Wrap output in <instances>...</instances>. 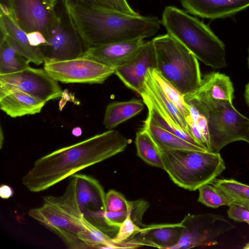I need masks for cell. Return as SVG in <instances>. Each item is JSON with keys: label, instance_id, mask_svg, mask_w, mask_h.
<instances>
[{"label": "cell", "instance_id": "1", "mask_svg": "<svg viewBox=\"0 0 249 249\" xmlns=\"http://www.w3.org/2000/svg\"><path fill=\"white\" fill-rule=\"evenodd\" d=\"M128 144V140L119 132L109 129L40 158L22 177V183L32 193L44 191L123 152Z\"/></svg>", "mask_w": 249, "mask_h": 249}, {"label": "cell", "instance_id": "2", "mask_svg": "<svg viewBox=\"0 0 249 249\" xmlns=\"http://www.w3.org/2000/svg\"><path fill=\"white\" fill-rule=\"evenodd\" d=\"M66 9L87 49L111 42L149 37L157 34L161 24L156 17L131 15L96 5Z\"/></svg>", "mask_w": 249, "mask_h": 249}, {"label": "cell", "instance_id": "3", "mask_svg": "<svg viewBox=\"0 0 249 249\" xmlns=\"http://www.w3.org/2000/svg\"><path fill=\"white\" fill-rule=\"evenodd\" d=\"M28 214L71 249H89V235L97 228L86 218L78 205L73 176L62 195L44 196L42 205L30 209Z\"/></svg>", "mask_w": 249, "mask_h": 249}, {"label": "cell", "instance_id": "4", "mask_svg": "<svg viewBox=\"0 0 249 249\" xmlns=\"http://www.w3.org/2000/svg\"><path fill=\"white\" fill-rule=\"evenodd\" d=\"M161 24L167 33L185 46L197 59L213 69L225 67L223 42L203 21L175 6L164 8Z\"/></svg>", "mask_w": 249, "mask_h": 249}, {"label": "cell", "instance_id": "5", "mask_svg": "<svg viewBox=\"0 0 249 249\" xmlns=\"http://www.w3.org/2000/svg\"><path fill=\"white\" fill-rule=\"evenodd\" d=\"M157 147L164 170L171 180L178 186L189 191H195L210 183L226 169L219 152Z\"/></svg>", "mask_w": 249, "mask_h": 249}, {"label": "cell", "instance_id": "6", "mask_svg": "<svg viewBox=\"0 0 249 249\" xmlns=\"http://www.w3.org/2000/svg\"><path fill=\"white\" fill-rule=\"evenodd\" d=\"M152 40L156 55V69L184 96L195 92L202 80L196 57L168 33Z\"/></svg>", "mask_w": 249, "mask_h": 249}, {"label": "cell", "instance_id": "7", "mask_svg": "<svg viewBox=\"0 0 249 249\" xmlns=\"http://www.w3.org/2000/svg\"><path fill=\"white\" fill-rule=\"evenodd\" d=\"M184 98L187 104L195 106L207 118L211 151L219 152L229 143L244 141L249 129V118L236 110L232 102L188 95Z\"/></svg>", "mask_w": 249, "mask_h": 249}, {"label": "cell", "instance_id": "8", "mask_svg": "<svg viewBox=\"0 0 249 249\" xmlns=\"http://www.w3.org/2000/svg\"><path fill=\"white\" fill-rule=\"evenodd\" d=\"M44 69L54 80L66 84H102L115 72V69L84 56L44 61Z\"/></svg>", "mask_w": 249, "mask_h": 249}, {"label": "cell", "instance_id": "9", "mask_svg": "<svg viewBox=\"0 0 249 249\" xmlns=\"http://www.w3.org/2000/svg\"><path fill=\"white\" fill-rule=\"evenodd\" d=\"M62 5L51 37L47 43L39 47L44 61H63L81 57L87 50L67 9Z\"/></svg>", "mask_w": 249, "mask_h": 249}, {"label": "cell", "instance_id": "10", "mask_svg": "<svg viewBox=\"0 0 249 249\" xmlns=\"http://www.w3.org/2000/svg\"><path fill=\"white\" fill-rule=\"evenodd\" d=\"M181 222L184 228L180 240L172 249L210 245L216 237L234 228L223 216L213 213H189Z\"/></svg>", "mask_w": 249, "mask_h": 249}, {"label": "cell", "instance_id": "11", "mask_svg": "<svg viewBox=\"0 0 249 249\" xmlns=\"http://www.w3.org/2000/svg\"><path fill=\"white\" fill-rule=\"evenodd\" d=\"M10 15L26 33L39 32L47 41L58 19V13L42 0H11Z\"/></svg>", "mask_w": 249, "mask_h": 249}, {"label": "cell", "instance_id": "12", "mask_svg": "<svg viewBox=\"0 0 249 249\" xmlns=\"http://www.w3.org/2000/svg\"><path fill=\"white\" fill-rule=\"evenodd\" d=\"M0 86L17 89L47 102L62 96L58 82L44 69L28 67L21 71L0 75Z\"/></svg>", "mask_w": 249, "mask_h": 249}, {"label": "cell", "instance_id": "13", "mask_svg": "<svg viewBox=\"0 0 249 249\" xmlns=\"http://www.w3.org/2000/svg\"><path fill=\"white\" fill-rule=\"evenodd\" d=\"M76 179V193L78 205L85 217L101 231L107 227L104 218L105 196L104 188L93 177L82 174L72 175Z\"/></svg>", "mask_w": 249, "mask_h": 249}, {"label": "cell", "instance_id": "14", "mask_svg": "<svg viewBox=\"0 0 249 249\" xmlns=\"http://www.w3.org/2000/svg\"><path fill=\"white\" fill-rule=\"evenodd\" d=\"M156 68L155 52L151 40L145 41L131 58L115 68L114 74L126 87L140 95L147 71Z\"/></svg>", "mask_w": 249, "mask_h": 249}, {"label": "cell", "instance_id": "15", "mask_svg": "<svg viewBox=\"0 0 249 249\" xmlns=\"http://www.w3.org/2000/svg\"><path fill=\"white\" fill-rule=\"evenodd\" d=\"M184 226L175 224L144 225L141 231L123 244L126 248L148 246L159 249L172 248L179 242Z\"/></svg>", "mask_w": 249, "mask_h": 249}, {"label": "cell", "instance_id": "16", "mask_svg": "<svg viewBox=\"0 0 249 249\" xmlns=\"http://www.w3.org/2000/svg\"><path fill=\"white\" fill-rule=\"evenodd\" d=\"M144 42L142 37L111 42L89 48L83 56L115 69L131 58Z\"/></svg>", "mask_w": 249, "mask_h": 249}, {"label": "cell", "instance_id": "17", "mask_svg": "<svg viewBox=\"0 0 249 249\" xmlns=\"http://www.w3.org/2000/svg\"><path fill=\"white\" fill-rule=\"evenodd\" d=\"M0 42L5 41L29 62L39 65L44 62L39 47L31 45L27 34L14 21L10 15L0 12Z\"/></svg>", "mask_w": 249, "mask_h": 249}, {"label": "cell", "instance_id": "18", "mask_svg": "<svg viewBox=\"0 0 249 249\" xmlns=\"http://www.w3.org/2000/svg\"><path fill=\"white\" fill-rule=\"evenodd\" d=\"M188 13L210 19L230 17L249 7V0H180Z\"/></svg>", "mask_w": 249, "mask_h": 249}, {"label": "cell", "instance_id": "19", "mask_svg": "<svg viewBox=\"0 0 249 249\" xmlns=\"http://www.w3.org/2000/svg\"><path fill=\"white\" fill-rule=\"evenodd\" d=\"M45 101L17 89L0 86V107L12 118L39 113Z\"/></svg>", "mask_w": 249, "mask_h": 249}, {"label": "cell", "instance_id": "20", "mask_svg": "<svg viewBox=\"0 0 249 249\" xmlns=\"http://www.w3.org/2000/svg\"><path fill=\"white\" fill-rule=\"evenodd\" d=\"M140 96L147 98L159 109L167 114L181 128L190 134L185 117L163 93L153 77L150 69L147 71Z\"/></svg>", "mask_w": 249, "mask_h": 249}, {"label": "cell", "instance_id": "21", "mask_svg": "<svg viewBox=\"0 0 249 249\" xmlns=\"http://www.w3.org/2000/svg\"><path fill=\"white\" fill-rule=\"evenodd\" d=\"M234 88L230 77L223 73L212 72L202 78L199 87L188 94L196 98L219 99L232 102Z\"/></svg>", "mask_w": 249, "mask_h": 249}, {"label": "cell", "instance_id": "22", "mask_svg": "<svg viewBox=\"0 0 249 249\" xmlns=\"http://www.w3.org/2000/svg\"><path fill=\"white\" fill-rule=\"evenodd\" d=\"M142 128L149 133L157 146L160 148L168 149L209 151L194 145L161 128L148 117H147L144 121Z\"/></svg>", "mask_w": 249, "mask_h": 249}, {"label": "cell", "instance_id": "23", "mask_svg": "<svg viewBox=\"0 0 249 249\" xmlns=\"http://www.w3.org/2000/svg\"><path fill=\"white\" fill-rule=\"evenodd\" d=\"M143 108V104L137 99L110 103L105 110L103 124L106 128L112 129L136 116Z\"/></svg>", "mask_w": 249, "mask_h": 249}, {"label": "cell", "instance_id": "24", "mask_svg": "<svg viewBox=\"0 0 249 249\" xmlns=\"http://www.w3.org/2000/svg\"><path fill=\"white\" fill-rule=\"evenodd\" d=\"M149 207V203L144 199L130 201V205L127 210L105 212L104 213V220L109 227L118 231L121 225L129 216L135 224L142 228L145 225L142 222V216Z\"/></svg>", "mask_w": 249, "mask_h": 249}, {"label": "cell", "instance_id": "25", "mask_svg": "<svg viewBox=\"0 0 249 249\" xmlns=\"http://www.w3.org/2000/svg\"><path fill=\"white\" fill-rule=\"evenodd\" d=\"M142 98L148 108L147 117L159 126L194 145L208 150L198 143L188 132L181 128L167 114L159 109L148 99L144 97Z\"/></svg>", "mask_w": 249, "mask_h": 249}, {"label": "cell", "instance_id": "26", "mask_svg": "<svg viewBox=\"0 0 249 249\" xmlns=\"http://www.w3.org/2000/svg\"><path fill=\"white\" fill-rule=\"evenodd\" d=\"M135 144L138 156L147 164L161 168L164 167L157 147L149 133L144 128L136 133Z\"/></svg>", "mask_w": 249, "mask_h": 249}, {"label": "cell", "instance_id": "27", "mask_svg": "<svg viewBox=\"0 0 249 249\" xmlns=\"http://www.w3.org/2000/svg\"><path fill=\"white\" fill-rule=\"evenodd\" d=\"M211 184L218 188L231 201L249 209V185L233 179H214Z\"/></svg>", "mask_w": 249, "mask_h": 249}, {"label": "cell", "instance_id": "28", "mask_svg": "<svg viewBox=\"0 0 249 249\" xmlns=\"http://www.w3.org/2000/svg\"><path fill=\"white\" fill-rule=\"evenodd\" d=\"M29 63L5 41L0 42V75L23 70L30 66Z\"/></svg>", "mask_w": 249, "mask_h": 249}, {"label": "cell", "instance_id": "29", "mask_svg": "<svg viewBox=\"0 0 249 249\" xmlns=\"http://www.w3.org/2000/svg\"><path fill=\"white\" fill-rule=\"evenodd\" d=\"M150 71L153 77L163 93L177 107L185 119L191 116L189 106L185 100L184 95L167 81L156 69H151Z\"/></svg>", "mask_w": 249, "mask_h": 249}, {"label": "cell", "instance_id": "30", "mask_svg": "<svg viewBox=\"0 0 249 249\" xmlns=\"http://www.w3.org/2000/svg\"><path fill=\"white\" fill-rule=\"evenodd\" d=\"M198 201L213 208L224 205L230 206L232 201L217 187L211 184H204L198 188Z\"/></svg>", "mask_w": 249, "mask_h": 249}, {"label": "cell", "instance_id": "31", "mask_svg": "<svg viewBox=\"0 0 249 249\" xmlns=\"http://www.w3.org/2000/svg\"><path fill=\"white\" fill-rule=\"evenodd\" d=\"M130 205V201L127 200L122 194L114 190H110L106 194V212L124 211L129 209Z\"/></svg>", "mask_w": 249, "mask_h": 249}, {"label": "cell", "instance_id": "32", "mask_svg": "<svg viewBox=\"0 0 249 249\" xmlns=\"http://www.w3.org/2000/svg\"><path fill=\"white\" fill-rule=\"evenodd\" d=\"M141 228L128 216L121 225L117 233L113 237V239L122 248H125L123 243L138 233Z\"/></svg>", "mask_w": 249, "mask_h": 249}, {"label": "cell", "instance_id": "33", "mask_svg": "<svg viewBox=\"0 0 249 249\" xmlns=\"http://www.w3.org/2000/svg\"><path fill=\"white\" fill-rule=\"evenodd\" d=\"M190 109L191 116L195 124L200 131L204 140V146L211 151L209 134L207 119L203 113L191 104H188Z\"/></svg>", "mask_w": 249, "mask_h": 249}, {"label": "cell", "instance_id": "34", "mask_svg": "<svg viewBox=\"0 0 249 249\" xmlns=\"http://www.w3.org/2000/svg\"><path fill=\"white\" fill-rule=\"evenodd\" d=\"M101 7L117 11L123 13L137 15L135 12L129 5L127 0H98Z\"/></svg>", "mask_w": 249, "mask_h": 249}, {"label": "cell", "instance_id": "35", "mask_svg": "<svg viewBox=\"0 0 249 249\" xmlns=\"http://www.w3.org/2000/svg\"><path fill=\"white\" fill-rule=\"evenodd\" d=\"M227 213L228 216L234 221L246 223L249 221V210L244 206L231 204Z\"/></svg>", "mask_w": 249, "mask_h": 249}, {"label": "cell", "instance_id": "36", "mask_svg": "<svg viewBox=\"0 0 249 249\" xmlns=\"http://www.w3.org/2000/svg\"><path fill=\"white\" fill-rule=\"evenodd\" d=\"M27 34L29 41L31 45L33 46L40 47L47 42L43 35L39 32H33Z\"/></svg>", "mask_w": 249, "mask_h": 249}, {"label": "cell", "instance_id": "37", "mask_svg": "<svg viewBox=\"0 0 249 249\" xmlns=\"http://www.w3.org/2000/svg\"><path fill=\"white\" fill-rule=\"evenodd\" d=\"M66 8L78 5H96L101 6L98 0H61Z\"/></svg>", "mask_w": 249, "mask_h": 249}, {"label": "cell", "instance_id": "38", "mask_svg": "<svg viewBox=\"0 0 249 249\" xmlns=\"http://www.w3.org/2000/svg\"><path fill=\"white\" fill-rule=\"evenodd\" d=\"M13 194L12 188L7 185H2L0 187V196L3 199H8Z\"/></svg>", "mask_w": 249, "mask_h": 249}, {"label": "cell", "instance_id": "39", "mask_svg": "<svg viewBox=\"0 0 249 249\" xmlns=\"http://www.w3.org/2000/svg\"><path fill=\"white\" fill-rule=\"evenodd\" d=\"M82 131L80 127H75L72 130V134L76 137H79L81 135Z\"/></svg>", "mask_w": 249, "mask_h": 249}, {"label": "cell", "instance_id": "40", "mask_svg": "<svg viewBox=\"0 0 249 249\" xmlns=\"http://www.w3.org/2000/svg\"><path fill=\"white\" fill-rule=\"evenodd\" d=\"M245 98L247 104L249 106V82L246 86V89L245 91Z\"/></svg>", "mask_w": 249, "mask_h": 249}, {"label": "cell", "instance_id": "41", "mask_svg": "<svg viewBox=\"0 0 249 249\" xmlns=\"http://www.w3.org/2000/svg\"><path fill=\"white\" fill-rule=\"evenodd\" d=\"M46 4L53 8H55L57 0H42Z\"/></svg>", "mask_w": 249, "mask_h": 249}, {"label": "cell", "instance_id": "42", "mask_svg": "<svg viewBox=\"0 0 249 249\" xmlns=\"http://www.w3.org/2000/svg\"><path fill=\"white\" fill-rule=\"evenodd\" d=\"M0 4L4 5L8 7L10 11L11 9V0H0Z\"/></svg>", "mask_w": 249, "mask_h": 249}, {"label": "cell", "instance_id": "43", "mask_svg": "<svg viewBox=\"0 0 249 249\" xmlns=\"http://www.w3.org/2000/svg\"><path fill=\"white\" fill-rule=\"evenodd\" d=\"M3 135L2 129H0V148L2 147V142H3Z\"/></svg>", "mask_w": 249, "mask_h": 249}, {"label": "cell", "instance_id": "44", "mask_svg": "<svg viewBox=\"0 0 249 249\" xmlns=\"http://www.w3.org/2000/svg\"><path fill=\"white\" fill-rule=\"evenodd\" d=\"M244 141H246V142H247L248 143H249V131H248V132L247 135L246 136L245 138H244Z\"/></svg>", "mask_w": 249, "mask_h": 249}, {"label": "cell", "instance_id": "45", "mask_svg": "<svg viewBox=\"0 0 249 249\" xmlns=\"http://www.w3.org/2000/svg\"><path fill=\"white\" fill-rule=\"evenodd\" d=\"M244 249H249V243H247L245 247H244Z\"/></svg>", "mask_w": 249, "mask_h": 249}, {"label": "cell", "instance_id": "46", "mask_svg": "<svg viewBox=\"0 0 249 249\" xmlns=\"http://www.w3.org/2000/svg\"><path fill=\"white\" fill-rule=\"evenodd\" d=\"M248 64H249V51Z\"/></svg>", "mask_w": 249, "mask_h": 249}, {"label": "cell", "instance_id": "47", "mask_svg": "<svg viewBox=\"0 0 249 249\" xmlns=\"http://www.w3.org/2000/svg\"><path fill=\"white\" fill-rule=\"evenodd\" d=\"M247 223L249 225V221L247 222Z\"/></svg>", "mask_w": 249, "mask_h": 249}, {"label": "cell", "instance_id": "48", "mask_svg": "<svg viewBox=\"0 0 249 249\" xmlns=\"http://www.w3.org/2000/svg\"></svg>", "mask_w": 249, "mask_h": 249}]
</instances>
